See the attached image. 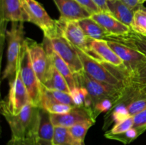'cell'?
<instances>
[{"label": "cell", "mask_w": 146, "mask_h": 145, "mask_svg": "<svg viewBox=\"0 0 146 145\" xmlns=\"http://www.w3.org/2000/svg\"><path fill=\"white\" fill-rule=\"evenodd\" d=\"M141 8H142V9H143V10H144V11H146V7H143H143H141Z\"/></svg>", "instance_id": "7bdbcfd3"}, {"label": "cell", "mask_w": 146, "mask_h": 145, "mask_svg": "<svg viewBox=\"0 0 146 145\" xmlns=\"http://www.w3.org/2000/svg\"><path fill=\"white\" fill-rule=\"evenodd\" d=\"M106 41H114L135 48L146 55V36L140 35L133 30L128 34L120 36H108Z\"/></svg>", "instance_id": "ffe728a7"}, {"label": "cell", "mask_w": 146, "mask_h": 145, "mask_svg": "<svg viewBox=\"0 0 146 145\" xmlns=\"http://www.w3.org/2000/svg\"><path fill=\"white\" fill-rule=\"evenodd\" d=\"M76 48L84 65V71L91 78L123 90L130 85L131 73L128 70L117 68L104 61L94 59L78 48Z\"/></svg>", "instance_id": "6da1fadb"}, {"label": "cell", "mask_w": 146, "mask_h": 145, "mask_svg": "<svg viewBox=\"0 0 146 145\" xmlns=\"http://www.w3.org/2000/svg\"><path fill=\"white\" fill-rule=\"evenodd\" d=\"M79 4L84 7L91 14L101 11L99 7L92 0H76Z\"/></svg>", "instance_id": "8d00e7d4"}, {"label": "cell", "mask_w": 146, "mask_h": 145, "mask_svg": "<svg viewBox=\"0 0 146 145\" xmlns=\"http://www.w3.org/2000/svg\"><path fill=\"white\" fill-rule=\"evenodd\" d=\"M126 5H128L131 9L133 11L139 9L143 7V4H141L140 0H122Z\"/></svg>", "instance_id": "f35d334b"}, {"label": "cell", "mask_w": 146, "mask_h": 145, "mask_svg": "<svg viewBox=\"0 0 146 145\" xmlns=\"http://www.w3.org/2000/svg\"><path fill=\"white\" fill-rule=\"evenodd\" d=\"M131 83H146V67L135 75L131 77Z\"/></svg>", "instance_id": "74e56055"}, {"label": "cell", "mask_w": 146, "mask_h": 145, "mask_svg": "<svg viewBox=\"0 0 146 145\" xmlns=\"http://www.w3.org/2000/svg\"><path fill=\"white\" fill-rule=\"evenodd\" d=\"M107 6L110 13L123 24L131 27L135 11L131 9L122 0H108Z\"/></svg>", "instance_id": "ac0fdd59"}, {"label": "cell", "mask_w": 146, "mask_h": 145, "mask_svg": "<svg viewBox=\"0 0 146 145\" xmlns=\"http://www.w3.org/2000/svg\"><path fill=\"white\" fill-rule=\"evenodd\" d=\"M91 46L94 53L99 57L102 61L111 64L117 68L126 69L123 61L109 46L107 41L92 39Z\"/></svg>", "instance_id": "2e32d148"}, {"label": "cell", "mask_w": 146, "mask_h": 145, "mask_svg": "<svg viewBox=\"0 0 146 145\" xmlns=\"http://www.w3.org/2000/svg\"><path fill=\"white\" fill-rule=\"evenodd\" d=\"M140 1H141V4H143L144 3H145L146 1V0H140Z\"/></svg>", "instance_id": "b9f144b4"}, {"label": "cell", "mask_w": 146, "mask_h": 145, "mask_svg": "<svg viewBox=\"0 0 146 145\" xmlns=\"http://www.w3.org/2000/svg\"><path fill=\"white\" fill-rule=\"evenodd\" d=\"M131 116H134L146 108V99H138L131 101L127 105Z\"/></svg>", "instance_id": "e575fe53"}, {"label": "cell", "mask_w": 146, "mask_h": 145, "mask_svg": "<svg viewBox=\"0 0 146 145\" xmlns=\"http://www.w3.org/2000/svg\"><path fill=\"white\" fill-rule=\"evenodd\" d=\"M42 44L44 45V48H45L46 52L47 53L50 59H51L53 65L65 78L66 81L68 84V88L70 89V91L74 90L76 87H77L76 82L74 74L73 73L68 65L59 56V55L54 51L49 38H46V37H44Z\"/></svg>", "instance_id": "5bb4252c"}, {"label": "cell", "mask_w": 146, "mask_h": 145, "mask_svg": "<svg viewBox=\"0 0 146 145\" xmlns=\"http://www.w3.org/2000/svg\"><path fill=\"white\" fill-rule=\"evenodd\" d=\"M76 145H85V143H84V142H81V143L76 144Z\"/></svg>", "instance_id": "60d3db41"}, {"label": "cell", "mask_w": 146, "mask_h": 145, "mask_svg": "<svg viewBox=\"0 0 146 145\" xmlns=\"http://www.w3.org/2000/svg\"><path fill=\"white\" fill-rule=\"evenodd\" d=\"M7 37V64L2 73V80H10L15 75L21 48L24 42V22H12L11 28L5 34Z\"/></svg>", "instance_id": "3957f363"}, {"label": "cell", "mask_w": 146, "mask_h": 145, "mask_svg": "<svg viewBox=\"0 0 146 145\" xmlns=\"http://www.w3.org/2000/svg\"><path fill=\"white\" fill-rule=\"evenodd\" d=\"M74 77L76 86L84 87L87 90L90 98L92 100L93 107L97 102L106 98L114 99L118 102L123 95L125 90H123L115 87L99 82L91 78L85 71L79 73L74 74Z\"/></svg>", "instance_id": "5b68a950"}, {"label": "cell", "mask_w": 146, "mask_h": 145, "mask_svg": "<svg viewBox=\"0 0 146 145\" xmlns=\"http://www.w3.org/2000/svg\"><path fill=\"white\" fill-rule=\"evenodd\" d=\"M51 116L54 126L64 127L67 128L86 121H96V119L94 117L93 111L85 107L75 106L68 113L62 115L51 114Z\"/></svg>", "instance_id": "7c38bea8"}, {"label": "cell", "mask_w": 146, "mask_h": 145, "mask_svg": "<svg viewBox=\"0 0 146 145\" xmlns=\"http://www.w3.org/2000/svg\"><path fill=\"white\" fill-rule=\"evenodd\" d=\"M131 28L134 32L146 36V11L142 8L136 10L134 13Z\"/></svg>", "instance_id": "f1b7e54d"}, {"label": "cell", "mask_w": 146, "mask_h": 145, "mask_svg": "<svg viewBox=\"0 0 146 145\" xmlns=\"http://www.w3.org/2000/svg\"><path fill=\"white\" fill-rule=\"evenodd\" d=\"M42 85L47 89L62 91V92H68V93L71 92L65 78L56 69L53 64L46 79L45 80Z\"/></svg>", "instance_id": "7402d4cb"}, {"label": "cell", "mask_w": 146, "mask_h": 145, "mask_svg": "<svg viewBox=\"0 0 146 145\" xmlns=\"http://www.w3.org/2000/svg\"><path fill=\"white\" fill-rule=\"evenodd\" d=\"M76 107H84L86 100L89 96L87 90L81 86H77L70 92Z\"/></svg>", "instance_id": "d6a6232c"}, {"label": "cell", "mask_w": 146, "mask_h": 145, "mask_svg": "<svg viewBox=\"0 0 146 145\" xmlns=\"http://www.w3.org/2000/svg\"><path fill=\"white\" fill-rule=\"evenodd\" d=\"M133 117L134 122L133 127L143 133L146 130V108Z\"/></svg>", "instance_id": "d590c367"}, {"label": "cell", "mask_w": 146, "mask_h": 145, "mask_svg": "<svg viewBox=\"0 0 146 145\" xmlns=\"http://www.w3.org/2000/svg\"><path fill=\"white\" fill-rule=\"evenodd\" d=\"M49 39L54 51L66 63L73 73L77 74L84 71V65L76 48L63 35L61 28L59 32Z\"/></svg>", "instance_id": "9c48e42d"}, {"label": "cell", "mask_w": 146, "mask_h": 145, "mask_svg": "<svg viewBox=\"0 0 146 145\" xmlns=\"http://www.w3.org/2000/svg\"><path fill=\"white\" fill-rule=\"evenodd\" d=\"M117 103V100L111 98H106L97 102L93 107V112H94V117L96 119L97 117L102 112H108L113 109L115 104Z\"/></svg>", "instance_id": "4dcf8cb0"}, {"label": "cell", "mask_w": 146, "mask_h": 145, "mask_svg": "<svg viewBox=\"0 0 146 145\" xmlns=\"http://www.w3.org/2000/svg\"><path fill=\"white\" fill-rule=\"evenodd\" d=\"M91 18L100 24L108 32L110 36L126 35L132 30L131 27L123 24L111 13L107 11H101L91 14Z\"/></svg>", "instance_id": "4fadbf2b"}, {"label": "cell", "mask_w": 146, "mask_h": 145, "mask_svg": "<svg viewBox=\"0 0 146 145\" xmlns=\"http://www.w3.org/2000/svg\"><path fill=\"white\" fill-rule=\"evenodd\" d=\"M26 21L32 23L41 28L44 37L51 38L60 31L57 20L50 17L43 6L36 0H21Z\"/></svg>", "instance_id": "277c9868"}, {"label": "cell", "mask_w": 146, "mask_h": 145, "mask_svg": "<svg viewBox=\"0 0 146 145\" xmlns=\"http://www.w3.org/2000/svg\"><path fill=\"white\" fill-rule=\"evenodd\" d=\"M31 103L28 92L21 75L20 62L19 60L15 75L9 80V90L5 100L1 102V108L9 112L11 115H17L27 104Z\"/></svg>", "instance_id": "8992f818"}, {"label": "cell", "mask_w": 146, "mask_h": 145, "mask_svg": "<svg viewBox=\"0 0 146 145\" xmlns=\"http://www.w3.org/2000/svg\"><path fill=\"white\" fill-rule=\"evenodd\" d=\"M138 99H146V83H131L125 88L123 95L118 103L128 105L131 101Z\"/></svg>", "instance_id": "cb8c5ba5"}, {"label": "cell", "mask_w": 146, "mask_h": 145, "mask_svg": "<svg viewBox=\"0 0 146 145\" xmlns=\"http://www.w3.org/2000/svg\"><path fill=\"white\" fill-rule=\"evenodd\" d=\"M57 22L62 31L63 35L71 44L91 58L102 61L91 48L92 38L86 35L78 23V20H66L59 18Z\"/></svg>", "instance_id": "ba28073f"}, {"label": "cell", "mask_w": 146, "mask_h": 145, "mask_svg": "<svg viewBox=\"0 0 146 145\" xmlns=\"http://www.w3.org/2000/svg\"><path fill=\"white\" fill-rule=\"evenodd\" d=\"M1 23L25 22L21 0H0Z\"/></svg>", "instance_id": "e0dca14e"}, {"label": "cell", "mask_w": 146, "mask_h": 145, "mask_svg": "<svg viewBox=\"0 0 146 145\" xmlns=\"http://www.w3.org/2000/svg\"><path fill=\"white\" fill-rule=\"evenodd\" d=\"M142 134L143 132L141 130L133 127L131 129H128L126 132H123V133L113 135H107V136H105L107 139H113V140L122 142L124 144H128L133 142L135 139H136Z\"/></svg>", "instance_id": "f546056e"}, {"label": "cell", "mask_w": 146, "mask_h": 145, "mask_svg": "<svg viewBox=\"0 0 146 145\" xmlns=\"http://www.w3.org/2000/svg\"><path fill=\"white\" fill-rule=\"evenodd\" d=\"M31 58V64L38 80L43 84L52 67V63L42 44H38L31 38L24 40Z\"/></svg>", "instance_id": "30bf717a"}, {"label": "cell", "mask_w": 146, "mask_h": 145, "mask_svg": "<svg viewBox=\"0 0 146 145\" xmlns=\"http://www.w3.org/2000/svg\"><path fill=\"white\" fill-rule=\"evenodd\" d=\"M41 99L46 100L50 102L75 106L74 102H73L72 98L71 96V94L68 92H62V91L47 89L42 84H41Z\"/></svg>", "instance_id": "d4e9b609"}, {"label": "cell", "mask_w": 146, "mask_h": 145, "mask_svg": "<svg viewBox=\"0 0 146 145\" xmlns=\"http://www.w3.org/2000/svg\"><path fill=\"white\" fill-rule=\"evenodd\" d=\"M51 143L53 145H76L78 142L74 139L68 128L57 126L54 129Z\"/></svg>", "instance_id": "484cf974"}, {"label": "cell", "mask_w": 146, "mask_h": 145, "mask_svg": "<svg viewBox=\"0 0 146 145\" xmlns=\"http://www.w3.org/2000/svg\"><path fill=\"white\" fill-rule=\"evenodd\" d=\"M19 62L21 78L28 92L30 102L34 105L40 107L41 83L34 72L29 53L25 42H24L21 48Z\"/></svg>", "instance_id": "52a82bcc"}, {"label": "cell", "mask_w": 146, "mask_h": 145, "mask_svg": "<svg viewBox=\"0 0 146 145\" xmlns=\"http://www.w3.org/2000/svg\"><path fill=\"white\" fill-rule=\"evenodd\" d=\"M129 112L127 108V105L123 103H118L113 107L111 111L106 113L104 121V129H107L111 124H118L123 122L130 117Z\"/></svg>", "instance_id": "603a6c76"}, {"label": "cell", "mask_w": 146, "mask_h": 145, "mask_svg": "<svg viewBox=\"0 0 146 145\" xmlns=\"http://www.w3.org/2000/svg\"><path fill=\"white\" fill-rule=\"evenodd\" d=\"M133 117L131 116L130 117H128V119H125V120L114 125L112 129L106 132L105 136H107V135L117 134H121L123 133V132H125L127 130H128V129H131L133 127Z\"/></svg>", "instance_id": "836d02e7"}, {"label": "cell", "mask_w": 146, "mask_h": 145, "mask_svg": "<svg viewBox=\"0 0 146 145\" xmlns=\"http://www.w3.org/2000/svg\"><path fill=\"white\" fill-rule=\"evenodd\" d=\"M95 122L96 121L94 120L86 121V122L78 123L71 127L68 128V129H69L74 139L78 143H81V142H84V139H85L87 132L89 128L95 124Z\"/></svg>", "instance_id": "4316f807"}, {"label": "cell", "mask_w": 146, "mask_h": 145, "mask_svg": "<svg viewBox=\"0 0 146 145\" xmlns=\"http://www.w3.org/2000/svg\"><path fill=\"white\" fill-rule=\"evenodd\" d=\"M74 107L75 106L50 102L44 99H41V101H40V107L46 109L49 113L56 114V115L68 113L74 108Z\"/></svg>", "instance_id": "83f0119b"}, {"label": "cell", "mask_w": 146, "mask_h": 145, "mask_svg": "<svg viewBox=\"0 0 146 145\" xmlns=\"http://www.w3.org/2000/svg\"><path fill=\"white\" fill-rule=\"evenodd\" d=\"M60 12V18L66 20H80L91 14L76 0H53Z\"/></svg>", "instance_id": "9a60e30c"}, {"label": "cell", "mask_w": 146, "mask_h": 145, "mask_svg": "<svg viewBox=\"0 0 146 145\" xmlns=\"http://www.w3.org/2000/svg\"><path fill=\"white\" fill-rule=\"evenodd\" d=\"M80 26L86 35L94 40H106L108 39L109 34L106 31L94 21L91 16L78 20Z\"/></svg>", "instance_id": "d6986e66"}, {"label": "cell", "mask_w": 146, "mask_h": 145, "mask_svg": "<svg viewBox=\"0 0 146 145\" xmlns=\"http://www.w3.org/2000/svg\"><path fill=\"white\" fill-rule=\"evenodd\" d=\"M97 6L100 8V9L102 11H107L110 12L109 9L107 6V1L108 0H92Z\"/></svg>", "instance_id": "ab89813d"}, {"label": "cell", "mask_w": 146, "mask_h": 145, "mask_svg": "<svg viewBox=\"0 0 146 145\" xmlns=\"http://www.w3.org/2000/svg\"><path fill=\"white\" fill-rule=\"evenodd\" d=\"M40 107L27 104L17 115L1 108V112L9 125L12 139H21L36 135L39 122Z\"/></svg>", "instance_id": "7a4b0ae2"}, {"label": "cell", "mask_w": 146, "mask_h": 145, "mask_svg": "<svg viewBox=\"0 0 146 145\" xmlns=\"http://www.w3.org/2000/svg\"><path fill=\"white\" fill-rule=\"evenodd\" d=\"M7 145H53L51 142L43 140L36 135L21 139H10Z\"/></svg>", "instance_id": "1f68e13d"}, {"label": "cell", "mask_w": 146, "mask_h": 145, "mask_svg": "<svg viewBox=\"0 0 146 145\" xmlns=\"http://www.w3.org/2000/svg\"><path fill=\"white\" fill-rule=\"evenodd\" d=\"M54 129L55 126L53 124L51 113L40 107L37 136L43 140L51 142L54 136Z\"/></svg>", "instance_id": "44dd1931"}, {"label": "cell", "mask_w": 146, "mask_h": 145, "mask_svg": "<svg viewBox=\"0 0 146 145\" xmlns=\"http://www.w3.org/2000/svg\"><path fill=\"white\" fill-rule=\"evenodd\" d=\"M109 46L123 61L131 77L146 67V55L135 48L114 41H107Z\"/></svg>", "instance_id": "8fae6325"}]
</instances>
